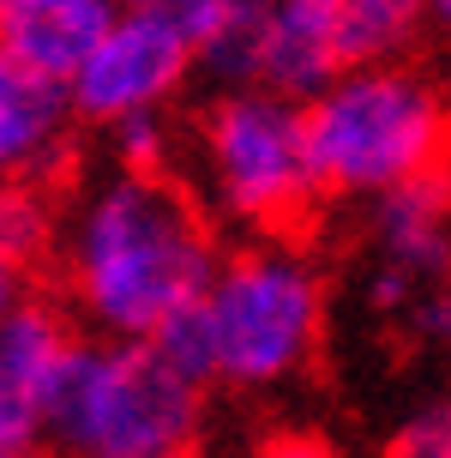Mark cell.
Segmentation results:
<instances>
[{"label":"cell","mask_w":451,"mask_h":458,"mask_svg":"<svg viewBox=\"0 0 451 458\" xmlns=\"http://www.w3.org/2000/svg\"><path fill=\"white\" fill-rule=\"evenodd\" d=\"M217 229L241 235H301L325 206V182L307 139V103L271 85H223L211 91L180 169Z\"/></svg>","instance_id":"cell-4"},{"label":"cell","mask_w":451,"mask_h":458,"mask_svg":"<svg viewBox=\"0 0 451 458\" xmlns=\"http://www.w3.org/2000/svg\"><path fill=\"white\" fill-rule=\"evenodd\" d=\"M247 458H343V453L319 428H271V435H259Z\"/></svg>","instance_id":"cell-16"},{"label":"cell","mask_w":451,"mask_h":458,"mask_svg":"<svg viewBox=\"0 0 451 458\" xmlns=\"http://www.w3.org/2000/svg\"><path fill=\"white\" fill-rule=\"evenodd\" d=\"M391 458H451V386L404 411L391 428Z\"/></svg>","instance_id":"cell-14"},{"label":"cell","mask_w":451,"mask_h":458,"mask_svg":"<svg viewBox=\"0 0 451 458\" xmlns=\"http://www.w3.org/2000/svg\"><path fill=\"white\" fill-rule=\"evenodd\" d=\"M343 72L338 55V0H259L247 85H271L283 97H307Z\"/></svg>","instance_id":"cell-10"},{"label":"cell","mask_w":451,"mask_h":458,"mask_svg":"<svg viewBox=\"0 0 451 458\" xmlns=\"http://www.w3.org/2000/svg\"><path fill=\"white\" fill-rule=\"evenodd\" d=\"M114 6L121 0H13L0 13V48L67 85L79 61L96 48V37L109 30Z\"/></svg>","instance_id":"cell-11"},{"label":"cell","mask_w":451,"mask_h":458,"mask_svg":"<svg viewBox=\"0 0 451 458\" xmlns=\"http://www.w3.org/2000/svg\"><path fill=\"white\" fill-rule=\"evenodd\" d=\"M422 6H428V30H439L451 43V0H422Z\"/></svg>","instance_id":"cell-18"},{"label":"cell","mask_w":451,"mask_h":458,"mask_svg":"<svg viewBox=\"0 0 451 458\" xmlns=\"http://www.w3.org/2000/svg\"><path fill=\"white\" fill-rule=\"evenodd\" d=\"M428 30L422 0H338V55L343 67L404 61Z\"/></svg>","instance_id":"cell-13"},{"label":"cell","mask_w":451,"mask_h":458,"mask_svg":"<svg viewBox=\"0 0 451 458\" xmlns=\"http://www.w3.org/2000/svg\"><path fill=\"white\" fill-rule=\"evenodd\" d=\"M6 6H13V0H0V13H6Z\"/></svg>","instance_id":"cell-19"},{"label":"cell","mask_w":451,"mask_h":458,"mask_svg":"<svg viewBox=\"0 0 451 458\" xmlns=\"http://www.w3.org/2000/svg\"><path fill=\"white\" fill-rule=\"evenodd\" d=\"M127 6H138V13H157V19L175 24V30H180L193 48L211 43V30H217V24H223V13H229V0H127Z\"/></svg>","instance_id":"cell-15"},{"label":"cell","mask_w":451,"mask_h":458,"mask_svg":"<svg viewBox=\"0 0 451 458\" xmlns=\"http://www.w3.org/2000/svg\"><path fill=\"white\" fill-rule=\"evenodd\" d=\"M85 338L61 296H24L0 320V458H30L48 435V404Z\"/></svg>","instance_id":"cell-8"},{"label":"cell","mask_w":451,"mask_h":458,"mask_svg":"<svg viewBox=\"0 0 451 458\" xmlns=\"http://www.w3.org/2000/svg\"><path fill=\"white\" fill-rule=\"evenodd\" d=\"M331 284L301 235H247L223 248L211 284L163 338L205 386L277 392L325 350Z\"/></svg>","instance_id":"cell-2"},{"label":"cell","mask_w":451,"mask_h":458,"mask_svg":"<svg viewBox=\"0 0 451 458\" xmlns=\"http://www.w3.org/2000/svg\"><path fill=\"white\" fill-rule=\"evenodd\" d=\"M205 386L169 338H79L48 404L54 458H187L205 435Z\"/></svg>","instance_id":"cell-3"},{"label":"cell","mask_w":451,"mask_h":458,"mask_svg":"<svg viewBox=\"0 0 451 458\" xmlns=\"http://www.w3.org/2000/svg\"><path fill=\"white\" fill-rule=\"evenodd\" d=\"M409 326L422 332V344H433L439 356H451V277L422 301V308H415V320H409Z\"/></svg>","instance_id":"cell-17"},{"label":"cell","mask_w":451,"mask_h":458,"mask_svg":"<svg viewBox=\"0 0 451 458\" xmlns=\"http://www.w3.org/2000/svg\"><path fill=\"white\" fill-rule=\"evenodd\" d=\"M451 277V169L367 199V301L385 320L415 308Z\"/></svg>","instance_id":"cell-7"},{"label":"cell","mask_w":451,"mask_h":458,"mask_svg":"<svg viewBox=\"0 0 451 458\" xmlns=\"http://www.w3.org/2000/svg\"><path fill=\"white\" fill-rule=\"evenodd\" d=\"M79 151V109L61 79L0 48V193L54 187Z\"/></svg>","instance_id":"cell-9"},{"label":"cell","mask_w":451,"mask_h":458,"mask_svg":"<svg viewBox=\"0 0 451 458\" xmlns=\"http://www.w3.org/2000/svg\"><path fill=\"white\" fill-rule=\"evenodd\" d=\"M325 199H380L451 169V91L409 61L343 67L307 97Z\"/></svg>","instance_id":"cell-5"},{"label":"cell","mask_w":451,"mask_h":458,"mask_svg":"<svg viewBox=\"0 0 451 458\" xmlns=\"http://www.w3.org/2000/svg\"><path fill=\"white\" fill-rule=\"evenodd\" d=\"M193 72H199V48L157 13H138L121 0L109 30L67 79V97L79 109V127L114 133L145 114H169L175 97L193 85Z\"/></svg>","instance_id":"cell-6"},{"label":"cell","mask_w":451,"mask_h":458,"mask_svg":"<svg viewBox=\"0 0 451 458\" xmlns=\"http://www.w3.org/2000/svg\"><path fill=\"white\" fill-rule=\"evenodd\" d=\"M187 458H193V453H187Z\"/></svg>","instance_id":"cell-20"},{"label":"cell","mask_w":451,"mask_h":458,"mask_svg":"<svg viewBox=\"0 0 451 458\" xmlns=\"http://www.w3.org/2000/svg\"><path fill=\"white\" fill-rule=\"evenodd\" d=\"M223 259V229L175 163H103L61 193L48 272L79 332L163 338Z\"/></svg>","instance_id":"cell-1"},{"label":"cell","mask_w":451,"mask_h":458,"mask_svg":"<svg viewBox=\"0 0 451 458\" xmlns=\"http://www.w3.org/2000/svg\"><path fill=\"white\" fill-rule=\"evenodd\" d=\"M54 211H61L54 187L0 193V320L24 296H37V272L48 266V242H54Z\"/></svg>","instance_id":"cell-12"}]
</instances>
